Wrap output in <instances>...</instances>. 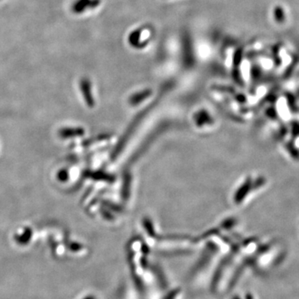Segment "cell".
Returning <instances> with one entry per match:
<instances>
[{
  "label": "cell",
  "instance_id": "obj_1",
  "mask_svg": "<svg viewBox=\"0 0 299 299\" xmlns=\"http://www.w3.org/2000/svg\"><path fill=\"white\" fill-rule=\"evenodd\" d=\"M182 291L181 289H176L170 292L169 294L165 297L164 299H182Z\"/></svg>",
  "mask_w": 299,
  "mask_h": 299
}]
</instances>
